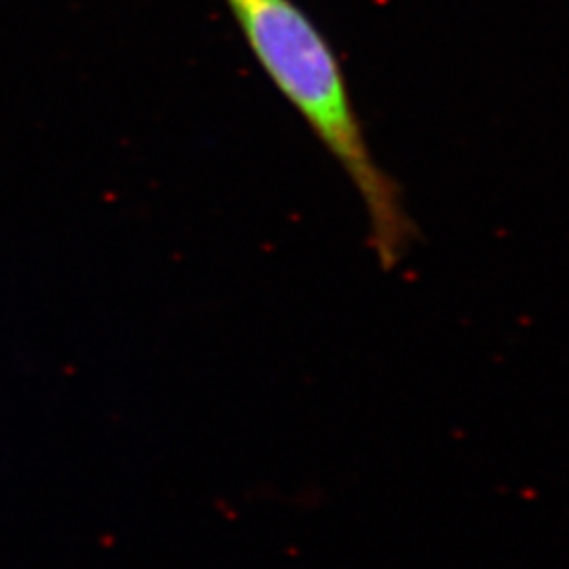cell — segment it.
<instances>
[{
    "label": "cell",
    "mask_w": 569,
    "mask_h": 569,
    "mask_svg": "<svg viewBox=\"0 0 569 569\" xmlns=\"http://www.w3.org/2000/svg\"><path fill=\"white\" fill-rule=\"evenodd\" d=\"M226 4L266 77L352 183L380 264L395 268L416 228L399 183L369 148L342 63L326 34L296 0H226Z\"/></svg>",
    "instance_id": "obj_1"
}]
</instances>
